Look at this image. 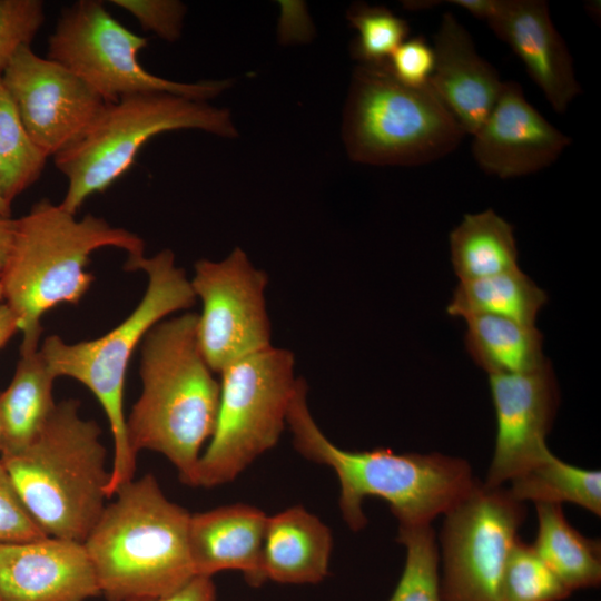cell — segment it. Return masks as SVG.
Instances as JSON below:
<instances>
[{
	"instance_id": "d6986e66",
	"label": "cell",
	"mask_w": 601,
	"mask_h": 601,
	"mask_svg": "<svg viewBox=\"0 0 601 601\" xmlns=\"http://www.w3.org/2000/svg\"><path fill=\"white\" fill-rule=\"evenodd\" d=\"M267 520L262 510L243 503L190 514L188 544L195 575L239 571L250 587L263 585Z\"/></svg>"
},
{
	"instance_id": "8fae6325",
	"label": "cell",
	"mask_w": 601,
	"mask_h": 601,
	"mask_svg": "<svg viewBox=\"0 0 601 601\" xmlns=\"http://www.w3.org/2000/svg\"><path fill=\"white\" fill-rule=\"evenodd\" d=\"M444 515L442 601H502L506 562L526 518L523 502L503 485L480 482Z\"/></svg>"
},
{
	"instance_id": "f35d334b",
	"label": "cell",
	"mask_w": 601,
	"mask_h": 601,
	"mask_svg": "<svg viewBox=\"0 0 601 601\" xmlns=\"http://www.w3.org/2000/svg\"><path fill=\"white\" fill-rule=\"evenodd\" d=\"M11 217V204H9L1 194L0 188V219H9Z\"/></svg>"
},
{
	"instance_id": "2e32d148",
	"label": "cell",
	"mask_w": 601,
	"mask_h": 601,
	"mask_svg": "<svg viewBox=\"0 0 601 601\" xmlns=\"http://www.w3.org/2000/svg\"><path fill=\"white\" fill-rule=\"evenodd\" d=\"M100 594L82 542L45 536L0 543L2 601H86Z\"/></svg>"
},
{
	"instance_id": "6da1fadb",
	"label": "cell",
	"mask_w": 601,
	"mask_h": 601,
	"mask_svg": "<svg viewBox=\"0 0 601 601\" xmlns=\"http://www.w3.org/2000/svg\"><path fill=\"white\" fill-rule=\"evenodd\" d=\"M307 384L298 377L287 413L293 444L307 460L331 467L339 482V510L346 524H367L363 503H388L398 526L431 524L464 500L480 483L467 461L441 453H395L388 449L347 451L332 443L307 404Z\"/></svg>"
},
{
	"instance_id": "9a60e30c",
	"label": "cell",
	"mask_w": 601,
	"mask_h": 601,
	"mask_svg": "<svg viewBox=\"0 0 601 601\" xmlns=\"http://www.w3.org/2000/svg\"><path fill=\"white\" fill-rule=\"evenodd\" d=\"M479 167L502 179L538 173L552 165L571 138L550 124L514 81H503L500 96L472 136Z\"/></svg>"
},
{
	"instance_id": "4316f807",
	"label": "cell",
	"mask_w": 601,
	"mask_h": 601,
	"mask_svg": "<svg viewBox=\"0 0 601 601\" xmlns=\"http://www.w3.org/2000/svg\"><path fill=\"white\" fill-rule=\"evenodd\" d=\"M48 158L27 132L0 75V188L9 204L40 178Z\"/></svg>"
},
{
	"instance_id": "9c48e42d",
	"label": "cell",
	"mask_w": 601,
	"mask_h": 601,
	"mask_svg": "<svg viewBox=\"0 0 601 601\" xmlns=\"http://www.w3.org/2000/svg\"><path fill=\"white\" fill-rule=\"evenodd\" d=\"M294 368L293 352L272 345L219 373L216 426L199 459L195 486L235 480L277 444L298 378Z\"/></svg>"
},
{
	"instance_id": "d590c367",
	"label": "cell",
	"mask_w": 601,
	"mask_h": 601,
	"mask_svg": "<svg viewBox=\"0 0 601 601\" xmlns=\"http://www.w3.org/2000/svg\"><path fill=\"white\" fill-rule=\"evenodd\" d=\"M16 218L0 219V274L11 248Z\"/></svg>"
},
{
	"instance_id": "277c9868",
	"label": "cell",
	"mask_w": 601,
	"mask_h": 601,
	"mask_svg": "<svg viewBox=\"0 0 601 601\" xmlns=\"http://www.w3.org/2000/svg\"><path fill=\"white\" fill-rule=\"evenodd\" d=\"M82 542L108 601H155L195 573L190 513L171 502L152 474L122 484Z\"/></svg>"
},
{
	"instance_id": "d6a6232c",
	"label": "cell",
	"mask_w": 601,
	"mask_h": 601,
	"mask_svg": "<svg viewBox=\"0 0 601 601\" xmlns=\"http://www.w3.org/2000/svg\"><path fill=\"white\" fill-rule=\"evenodd\" d=\"M48 536L21 502L0 462V543H17Z\"/></svg>"
},
{
	"instance_id": "484cf974",
	"label": "cell",
	"mask_w": 601,
	"mask_h": 601,
	"mask_svg": "<svg viewBox=\"0 0 601 601\" xmlns=\"http://www.w3.org/2000/svg\"><path fill=\"white\" fill-rule=\"evenodd\" d=\"M510 482L509 491L520 502H571L601 515V472L570 465L551 452Z\"/></svg>"
},
{
	"instance_id": "836d02e7",
	"label": "cell",
	"mask_w": 601,
	"mask_h": 601,
	"mask_svg": "<svg viewBox=\"0 0 601 601\" xmlns=\"http://www.w3.org/2000/svg\"><path fill=\"white\" fill-rule=\"evenodd\" d=\"M387 66L402 83L410 87L425 86L434 68L433 48L422 37L406 39L391 55Z\"/></svg>"
},
{
	"instance_id": "5b68a950",
	"label": "cell",
	"mask_w": 601,
	"mask_h": 601,
	"mask_svg": "<svg viewBox=\"0 0 601 601\" xmlns=\"http://www.w3.org/2000/svg\"><path fill=\"white\" fill-rule=\"evenodd\" d=\"M79 407L72 398L56 404L37 436L0 462L46 535L83 542L106 506L110 471L100 427Z\"/></svg>"
},
{
	"instance_id": "ffe728a7",
	"label": "cell",
	"mask_w": 601,
	"mask_h": 601,
	"mask_svg": "<svg viewBox=\"0 0 601 601\" xmlns=\"http://www.w3.org/2000/svg\"><path fill=\"white\" fill-rule=\"evenodd\" d=\"M329 528L302 505L268 516L263 560L267 580L283 584H316L329 570Z\"/></svg>"
},
{
	"instance_id": "7a4b0ae2",
	"label": "cell",
	"mask_w": 601,
	"mask_h": 601,
	"mask_svg": "<svg viewBox=\"0 0 601 601\" xmlns=\"http://www.w3.org/2000/svg\"><path fill=\"white\" fill-rule=\"evenodd\" d=\"M198 314L162 319L141 341L142 391L127 418L132 453L162 454L195 486L201 449L217 421L219 381L197 338Z\"/></svg>"
},
{
	"instance_id": "7402d4cb",
	"label": "cell",
	"mask_w": 601,
	"mask_h": 601,
	"mask_svg": "<svg viewBox=\"0 0 601 601\" xmlns=\"http://www.w3.org/2000/svg\"><path fill=\"white\" fill-rule=\"evenodd\" d=\"M464 321L465 348L489 375L529 373L550 362L535 325L490 315L469 316Z\"/></svg>"
},
{
	"instance_id": "60d3db41",
	"label": "cell",
	"mask_w": 601,
	"mask_h": 601,
	"mask_svg": "<svg viewBox=\"0 0 601 601\" xmlns=\"http://www.w3.org/2000/svg\"><path fill=\"white\" fill-rule=\"evenodd\" d=\"M136 601H151V600H136Z\"/></svg>"
},
{
	"instance_id": "44dd1931",
	"label": "cell",
	"mask_w": 601,
	"mask_h": 601,
	"mask_svg": "<svg viewBox=\"0 0 601 601\" xmlns=\"http://www.w3.org/2000/svg\"><path fill=\"white\" fill-rule=\"evenodd\" d=\"M55 378L40 346L20 351L13 377L0 392V455L22 450L40 432L57 404Z\"/></svg>"
},
{
	"instance_id": "4fadbf2b",
	"label": "cell",
	"mask_w": 601,
	"mask_h": 601,
	"mask_svg": "<svg viewBox=\"0 0 601 601\" xmlns=\"http://www.w3.org/2000/svg\"><path fill=\"white\" fill-rule=\"evenodd\" d=\"M0 75L27 132L48 157L79 141L107 106L79 77L31 46L19 49Z\"/></svg>"
},
{
	"instance_id": "ab89813d",
	"label": "cell",
	"mask_w": 601,
	"mask_h": 601,
	"mask_svg": "<svg viewBox=\"0 0 601 601\" xmlns=\"http://www.w3.org/2000/svg\"><path fill=\"white\" fill-rule=\"evenodd\" d=\"M3 299L2 297V288H1V285H0V302Z\"/></svg>"
},
{
	"instance_id": "f1b7e54d",
	"label": "cell",
	"mask_w": 601,
	"mask_h": 601,
	"mask_svg": "<svg viewBox=\"0 0 601 601\" xmlns=\"http://www.w3.org/2000/svg\"><path fill=\"white\" fill-rule=\"evenodd\" d=\"M571 591L520 538L511 549L502 582V601H562Z\"/></svg>"
},
{
	"instance_id": "b9f144b4",
	"label": "cell",
	"mask_w": 601,
	"mask_h": 601,
	"mask_svg": "<svg viewBox=\"0 0 601 601\" xmlns=\"http://www.w3.org/2000/svg\"><path fill=\"white\" fill-rule=\"evenodd\" d=\"M0 601H2V600L0 599Z\"/></svg>"
},
{
	"instance_id": "cb8c5ba5",
	"label": "cell",
	"mask_w": 601,
	"mask_h": 601,
	"mask_svg": "<svg viewBox=\"0 0 601 601\" xmlns=\"http://www.w3.org/2000/svg\"><path fill=\"white\" fill-rule=\"evenodd\" d=\"M539 556L571 591L601 583V543L585 538L565 519L561 504L535 503Z\"/></svg>"
},
{
	"instance_id": "30bf717a",
	"label": "cell",
	"mask_w": 601,
	"mask_h": 601,
	"mask_svg": "<svg viewBox=\"0 0 601 601\" xmlns=\"http://www.w3.org/2000/svg\"><path fill=\"white\" fill-rule=\"evenodd\" d=\"M148 39L126 28L102 1L79 0L62 9L48 38L47 58L70 70L107 104L148 92H167L207 101L229 80L177 82L150 73L139 62Z\"/></svg>"
},
{
	"instance_id": "f546056e",
	"label": "cell",
	"mask_w": 601,
	"mask_h": 601,
	"mask_svg": "<svg viewBox=\"0 0 601 601\" xmlns=\"http://www.w3.org/2000/svg\"><path fill=\"white\" fill-rule=\"evenodd\" d=\"M347 19L357 31L353 53L361 65H386L410 33L406 20L381 6L354 4Z\"/></svg>"
},
{
	"instance_id": "e575fe53",
	"label": "cell",
	"mask_w": 601,
	"mask_h": 601,
	"mask_svg": "<svg viewBox=\"0 0 601 601\" xmlns=\"http://www.w3.org/2000/svg\"><path fill=\"white\" fill-rule=\"evenodd\" d=\"M155 601H216V587L211 577L194 575L174 592Z\"/></svg>"
},
{
	"instance_id": "4dcf8cb0",
	"label": "cell",
	"mask_w": 601,
	"mask_h": 601,
	"mask_svg": "<svg viewBox=\"0 0 601 601\" xmlns=\"http://www.w3.org/2000/svg\"><path fill=\"white\" fill-rule=\"evenodd\" d=\"M43 22V1L0 0V73L19 49L31 46Z\"/></svg>"
},
{
	"instance_id": "ac0fdd59",
	"label": "cell",
	"mask_w": 601,
	"mask_h": 601,
	"mask_svg": "<svg viewBox=\"0 0 601 601\" xmlns=\"http://www.w3.org/2000/svg\"><path fill=\"white\" fill-rule=\"evenodd\" d=\"M434 68L428 85L473 136L491 114L503 86L495 68L476 51L473 39L452 12L434 35Z\"/></svg>"
},
{
	"instance_id": "3957f363",
	"label": "cell",
	"mask_w": 601,
	"mask_h": 601,
	"mask_svg": "<svg viewBox=\"0 0 601 601\" xmlns=\"http://www.w3.org/2000/svg\"><path fill=\"white\" fill-rule=\"evenodd\" d=\"M102 247L124 249L128 258L144 256V242L136 234L90 214L78 219L49 199L16 218L0 285L22 333L21 351L39 347L46 312L85 296L95 280L86 267Z\"/></svg>"
},
{
	"instance_id": "8d00e7d4",
	"label": "cell",
	"mask_w": 601,
	"mask_h": 601,
	"mask_svg": "<svg viewBox=\"0 0 601 601\" xmlns=\"http://www.w3.org/2000/svg\"><path fill=\"white\" fill-rule=\"evenodd\" d=\"M17 331L19 328L14 314L4 303L0 304V348L7 344Z\"/></svg>"
},
{
	"instance_id": "74e56055",
	"label": "cell",
	"mask_w": 601,
	"mask_h": 601,
	"mask_svg": "<svg viewBox=\"0 0 601 601\" xmlns=\"http://www.w3.org/2000/svg\"><path fill=\"white\" fill-rule=\"evenodd\" d=\"M446 2L460 7L475 18L483 20H486L493 6V0H451Z\"/></svg>"
},
{
	"instance_id": "5bb4252c",
	"label": "cell",
	"mask_w": 601,
	"mask_h": 601,
	"mask_svg": "<svg viewBox=\"0 0 601 601\" xmlns=\"http://www.w3.org/2000/svg\"><path fill=\"white\" fill-rule=\"evenodd\" d=\"M489 385L496 439L484 484L494 487L516 477L550 452L545 440L560 394L550 362L529 373L489 375Z\"/></svg>"
},
{
	"instance_id": "52a82bcc",
	"label": "cell",
	"mask_w": 601,
	"mask_h": 601,
	"mask_svg": "<svg viewBox=\"0 0 601 601\" xmlns=\"http://www.w3.org/2000/svg\"><path fill=\"white\" fill-rule=\"evenodd\" d=\"M465 132L430 85L398 81L387 63L355 68L344 110L348 156L375 166H420L454 151Z\"/></svg>"
},
{
	"instance_id": "1f68e13d",
	"label": "cell",
	"mask_w": 601,
	"mask_h": 601,
	"mask_svg": "<svg viewBox=\"0 0 601 601\" xmlns=\"http://www.w3.org/2000/svg\"><path fill=\"white\" fill-rule=\"evenodd\" d=\"M131 14L145 31L166 41H176L183 30L186 7L177 0H111Z\"/></svg>"
},
{
	"instance_id": "8992f818",
	"label": "cell",
	"mask_w": 601,
	"mask_h": 601,
	"mask_svg": "<svg viewBox=\"0 0 601 601\" xmlns=\"http://www.w3.org/2000/svg\"><path fill=\"white\" fill-rule=\"evenodd\" d=\"M126 270H144L146 292L131 314L107 334L79 343H66L58 335L45 338L40 351L56 377L68 376L83 384L96 396L108 420L114 456L107 496L134 479L137 456L127 436L124 412L126 372L136 346L148 331L168 315L190 308L196 296L175 255L164 249L152 257L127 258Z\"/></svg>"
},
{
	"instance_id": "d4e9b609",
	"label": "cell",
	"mask_w": 601,
	"mask_h": 601,
	"mask_svg": "<svg viewBox=\"0 0 601 601\" xmlns=\"http://www.w3.org/2000/svg\"><path fill=\"white\" fill-rule=\"evenodd\" d=\"M546 300L545 292L516 267L489 277L460 282L446 312L463 319L490 315L535 325Z\"/></svg>"
},
{
	"instance_id": "e0dca14e",
	"label": "cell",
	"mask_w": 601,
	"mask_h": 601,
	"mask_svg": "<svg viewBox=\"0 0 601 601\" xmlns=\"http://www.w3.org/2000/svg\"><path fill=\"white\" fill-rule=\"evenodd\" d=\"M486 23L523 62L558 114L581 93L570 51L544 0H493Z\"/></svg>"
},
{
	"instance_id": "603a6c76",
	"label": "cell",
	"mask_w": 601,
	"mask_h": 601,
	"mask_svg": "<svg viewBox=\"0 0 601 601\" xmlns=\"http://www.w3.org/2000/svg\"><path fill=\"white\" fill-rule=\"evenodd\" d=\"M450 252L460 282L519 267L513 226L491 208L464 215L450 233Z\"/></svg>"
},
{
	"instance_id": "83f0119b",
	"label": "cell",
	"mask_w": 601,
	"mask_h": 601,
	"mask_svg": "<svg viewBox=\"0 0 601 601\" xmlns=\"http://www.w3.org/2000/svg\"><path fill=\"white\" fill-rule=\"evenodd\" d=\"M397 541L405 546L406 559L388 601H442L440 552L431 524L398 526Z\"/></svg>"
},
{
	"instance_id": "ba28073f",
	"label": "cell",
	"mask_w": 601,
	"mask_h": 601,
	"mask_svg": "<svg viewBox=\"0 0 601 601\" xmlns=\"http://www.w3.org/2000/svg\"><path fill=\"white\" fill-rule=\"evenodd\" d=\"M181 129L237 136L230 112L207 101L148 92L107 104L79 141L53 156L56 168L68 181L60 206L76 214L87 198L104 193L131 167L147 141Z\"/></svg>"
},
{
	"instance_id": "7c38bea8",
	"label": "cell",
	"mask_w": 601,
	"mask_h": 601,
	"mask_svg": "<svg viewBox=\"0 0 601 601\" xmlns=\"http://www.w3.org/2000/svg\"><path fill=\"white\" fill-rule=\"evenodd\" d=\"M190 280L203 304L197 319L201 354L214 373L272 346L265 292L267 274L239 247L219 262H196Z\"/></svg>"
}]
</instances>
